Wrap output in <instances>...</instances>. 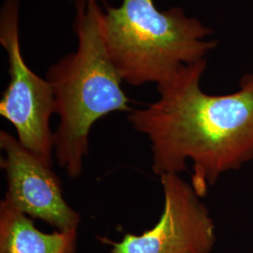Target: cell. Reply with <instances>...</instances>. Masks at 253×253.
I'll use <instances>...</instances> for the list:
<instances>
[{
    "mask_svg": "<svg viewBox=\"0 0 253 253\" xmlns=\"http://www.w3.org/2000/svg\"><path fill=\"white\" fill-rule=\"evenodd\" d=\"M207 66L206 58L181 67L157 84L158 100L127 114L149 139L153 172L179 174L190 161V184L201 198L223 173L253 160V73L235 92L210 95L201 87Z\"/></svg>",
    "mask_w": 253,
    "mask_h": 253,
    "instance_id": "cell-1",
    "label": "cell"
},
{
    "mask_svg": "<svg viewBox=\"0 0 253 253\" xmlns=\"http://www.w3.org/2000/svg\"><path fill=\"white\" fill-rule=\"evenodd\" d=\"M74 7L76 50L46 73L54 91V111L59 117L54 133V154L71 178L81 175L92 126L114 112L132 110L104 43L98 0H75Z\"/></svg>",
    "mask_w": 253,
    "mask_h": 253,
    "instance_id": "cell-2",
    "label": "cell"
},
{
    "mask_svg": "<svg viewBox=\"0 0 253 253\" xmlns=\"http://www.w3.org/2000/svg\"><path fill=\"white\" fill-rule=\"evenodd\" d=\"M101 31L122 81L160 84L185 65L206 59L217 46L212 29L179 7L160 10L155 0H122L105 6Z\"/></svg>",
    "mask_w": 253,
    "mask_h": 253,
    "instance_id": "cell-3",
    "label": "cell"
},
{
    "mask_svg": "<svg viewBox=\"0 0 253 253\" xmlns=\"http://www.w3.org/2000/svg\"><path fill=\"white\" fill-rule=\"evenodd\" d=\"M0 43L9 60V82L0 101V115L15 127L18 141L53 166L54 136L50 119L54 95L50 83L32 72L24 59L20 39V1L5 0L0 12Z\"/></svg>",
    "mask_w": 253,
    "mask_h": 253,
    "instance_id": "cell-4",
    "label": "cell"
},
{
    "mask_svg": "<svg viewBox=\"0 0 253 253\" xmlns=\"http://www.w3.org/2000/svg\"><path fill=\"white\" fill-rule=\"evenodd\" d=\"M164 207L159 221L141 235L126 233L120 241L99 237L111 253H210L216 242L215 224L190 183L179 174L160 176Z\"/></svg>",
    "mask_w": 253,
    "mask_h": 253,
    "instance_id": "cell-5",
    "label": "cell"
},
{
    "mask_svg": "<svg viewBox=\"0 0 253 253\" xmlns=\"http://www.w3.org/2000/svg\"><path fill=\"white\" fill-rule=\"evenodd\" d=\"M0 147L6 153L0 162L7 179L3 200L23 214L42 219L57 231L77 230L81 216L64 199L61 181L52 166L6 130L0 131Z\"/></svg>",
    "mask_w": 253,
    "mask_h": 253,
    "instance_id": "cell-6",
    "label": "cell"
},
{
    "mask_svg": "<svg viewBox=\"0 0 253 253\" xmlns=\"http://www.w3.org/2000/svg\"><path fill=\"white\" fill-rule=\"evenodd\" d=\"M77 230L47 234L33 219L7 204L0 203V253H76Z\"/></svg>",
    "mask_w": 253,
    "mask_h": 253,
    "instance_id": "cell-7",
    "label": "cell"
}]
</instances>
